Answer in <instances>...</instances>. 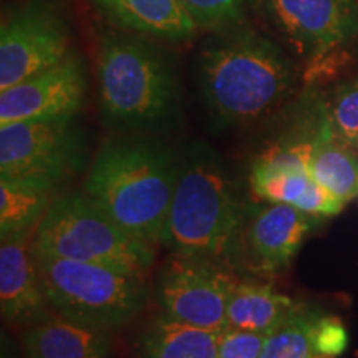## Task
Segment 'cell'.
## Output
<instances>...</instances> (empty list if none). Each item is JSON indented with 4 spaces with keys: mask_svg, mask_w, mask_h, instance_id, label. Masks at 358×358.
I'll use <instances>...</instances> for the list:
<instances>
[{
    "mask_svg": "<svg viewBox=\"0 0 358 358\" xmlns=\"http://www.w3.org/2000/svg\"><path fill=\"white\" fill-rule=\"evenodd\" d=\"M199 88L217 127H244L271 113L292 87V65L274 40L236 25L203 45Z\"/></svg>",
    "mask_w": 358,
    "mask_h": 358,
    "instance_id": "1",
    "label": "cell"
},
{
    "mask_svg": "<svg viewBox=\"0 0 358 358\" xmlns=\"http://www.w3.org/2000/svg\"><path fill=\"white\" fill-rule=\"evenodd\" d=\"M179 159L150 141H111L98 151L85 194L124 231L151 245L163 244Z\"/></svg>",
    "mask_w": 358,
    "mask_h": 358,
    "instance_id": "2",
    "label": "cell"
},
{
    "mask_svg": "<svg viewBox=\"0 0 358 358\" xmlns=\"http://www.w3.org/2000/svg\"><path fill=\"white\" fill-rule=\"evenodd\" d=\"M241 227L243 208L217 155L191 148L179 159L163 244L176 254L219 261L236 245Z\"/></svg>",
    "mask_w": 358,
    "mask_h": 358,
    "instance_id": "3",
    "label": "cell"
},
{
    "mask_svg": "<svg viewBox=\"0 0 358 358\" xmlns=\"http://www.w3.org/2000/svg\"><path fill=\"white\" fill-rule=\"evenodd\" d=\"M101 111L116 127L155 128L176 105V78L161 48L143 35H101L96 58Z\"/></svg>",
    "mask_w": 358,
    "mask_h": 358,
    "instance_id": "4",
    "label": "cell"
},
{
    "mask_svg": "<svg viewBox=\"0 0 358 358\" xmlns=\"http://www.w3.org/2000/svg\"><path fill=\"white\" fill-rule=\"evenodd\" d=\"M35 252L98 264L145 279L155 245L129 234L87 194L55 199L35 232Z\"/></svg>",
    "mask_w": 358,
    "mask_h": 358,
    "instance_id": "5",
    "label": "cell"
},
{
    "mask_svg": "<svg viewBox=\"0 0 358 358\" xmlns=\"http://www.w3.org/2000/svg\"><path fill=\"white\" fill-rule=\"evenodd\" d=\"M47 302L60 317L98 330L123 327L148 301L143 277L35 252Z\"/></svg>",
    "mask_w": 358,
    "mask_h": 358,
    "instance_id": "6",
    "label": "cell"
},
{
    "mask_svg": "<svg viewBox=\"0 0 358 358\" xmlns=\"http://www.w3.org/2000/svg\"><path fill=\"white\" fill-rule=\"evenodd\" d=\"M73 116L0 124V174L57 186L83 161Z\"/></svg>",
    "mask_w": 358,
    "mask_h": 358,
    "instance_id": "7",
    "label": "cell"
},
{
    "mask_svg": "<svg viewBox=\"0 0 358 358\" xmlns=\"http://www.w3.org/2000/svg\"><path fill=\"white\" fill-rule=\"evenodd\" d=\"M71 53L70 27L53 0H27L0 29V92L52 69Z\"/></svg>",
    "mask_w": 358,
    "mask_h": 358,
    "instance_id": "8",
    "label": "cell"
},
{
    "mask_svg": "<svg viewBox=\"0 0 358 358\" xmlns=\"http://www.w3.org/2000/svg\"><path fill=\"white\" fill-rule=\"evenodd\" d=\"M237 282L209 257L174 252L158 279V302L164 315L201 329L222 332L227 303Z\"/></svg>",
    "mask_w": 358,
    "mask_h": 358,
    "instance_id": "9",
    "label": "cell"
},
{
    "mask_svg": "<svg viewBox=\"0 0 358 358\" xmlns=\"http://www.w3.org/2000/svg\"><path fill=\"white\" fill-rule=\"evenodd\" d=\"M254 7L308 58L327 55L358 34L355 0H250Z\"/></svg>",
    "mask_w": 358,
    "mask_h": 358,
    "instance_id": "10",
    "label": "cell"
},
{
    "mask_svg": "<svg viewBox=\"0 0 358 358\" xmlns=\"http://www.w3.org/2000/svg\"><path fill=\"white\" fill-rule=\"evenodd\" d=\"M85 92L83 62L71 52L58 65L0 92V124L75 116Z\"/></svg>",
    "mask_w": 358,
    "mask_h": 358,
    "instance_id": "11",
    "label": "cell"
},
{
    "mask_svg": "<svg viewBox=\"0 0 358 358\" xmlns=\"http://www.w3.org/2000/svg\"><path fill=\"white\" fill-rule=\"evenodd\" d=\"M35 232L2 237L0 244V307L8 322H38L45 317V299L40 280Z\"/></svg>",
    "mask_w": 358,
    "mask_h": 358,
    "instance_id": "12",
    "label": "cell"
},
{
    "mask_svg": "<svg viewBox=\"0 0 358 358\" xmlns=\"http://www.w3.org/2000/svg\"><path fill=\"white\" fill-rule=\"evenodd\" d=\"M312 226L310 214L295 206L268 203L257 209L245 234V248L256 271L277 272L287 267Z\"/></svg>",
    "mask_w": 358,
    "mask_h": 358,
    "instance_id": "13",
    "label": "cell"
},
{
    "mask_svg": "<svg viewBox=\"0 0 358 358\" xmlns=\"http://www.w3.org/2000/svg\"><path fill=\"white\" fill-rule=\"evenodd\" d=\"M100 15L124 32L182 42L199 27L179 0H88Z\"/></svg>",
    "mask_w": 358,
    "mask_h": 358,
    "instance_id": "14",
    "label": "cell"
},
{
    "mask_svg": "<svg viewBox=\"0 0 358 358\" xmlns=\"http://www.w3.org/2000/svg\"><path fill=\"white\" fill-rule=\"evenodd\" d=\"M29 358H108L111 340L106 330L69 319H42L22 335Z\"/></svg>",
    "mask_w": 358,
    "mask_h": 358,
    "instance_id": "15",
    "label": "cell"
},
{
    "mask_svg": "<svg viewBox=\"0 0 358 358\" xmlns=\"http://www.w3.org/2000/svg\"><path fill=\"white\" fill-rule=\"evenodd\" d=\"M308 174L343 204L358 196V158L335 133L327 106L313 140Z\"/></svg>",
    "mask_w": 358,
    "mask_h": 358,
    "instance_id": "16",
    "label": "cell"
},
{
    "mask_svg": "<svg viewBox=\"0 0 358 358\" xmlns=\"http://www.w3.org/2000/svg\"><path fill=\"white\" fill-rule=\"evenodd\" d=\"M55 186L27 178H0V234H25L38 229L52 206Z\"/></svg>",
    "mask_w": 358,
    "mask_h": 358,
    "instance_id": "17",
    "label": "cell"
},
{
    "mask_svg": "<svg viewBox=\"0 0 358 358\" xmlns=\"http://www.w3.org/2000/svg\"><path fill=\"white\" fill-rule=\"evenodd\" d=\"M221 332L161 315L141 338V358H217Z\"/></svg>",
    "mask_w": 358,
    "mask_h": 358,
    "instance_id": "18",
    "label": "cell"
},
{
    "mask_svg": "<svg viewBox=\"0 0 358 358\" xmlns=\"http://www.w3.org/2000/svg\"><path fill=\"white\" fill-rule=\"evenodd\" d=\"M295 306L271 285L237 282L227 303V327L271 334Z\"/></svg>",
    "mask_w": 358,
    "mask_h": 358,
    "instance_id": "19",
    "label": "cell"
},
{
    "mask_svg": "<svg viewBox=\"0 0 358 358\" xmlns=\"http://www.w3.org/2000/svg\"><path fill=\"white\" fill-rule=\"evenodd\" d=\"M317 313L295 306L285 320L267 335L259 358H319L313 348Z\"/></svg>",
    "mask_w": 358,
    "mask_h": 358,
    "instance_id": "20",
    "label": "cell"
},
{
    "mask_svg": "<svg viewBox=\"0 0 358 358\" xmlns=\"http://www.w3.org/2000/svg\"><path fill=\"white\" fill-rule=\"evenodd\" d=\"M312 176L307 171H279L252 166L250 187L254 194L267 203L297 206L306 194Z\"/></svg>",
    "mask_w": 358,
    "mask_h": 358,
    "instance_id": "21",
    "label": "cell"
},
{
    "mask_svg": "<svg viewBox=\"0 0 358 358\" xmlns=\"http://www.w3.org/2000/svg\"><path fill=\"white\" fill-rule=\"evenodd\" d=\"M199 29L226 30L241 25L245 0H179Z\"/></svg>",
    "mask_w": 358,
    "mask_h": 358,
    "instance_id": "22",
    "label": "cell"
},
{
    "mask_svg": "<svg viewBox=\"0 0 358 358\" xmlns=\"http://www.w3.org/2000/svg\"><path fill=\"white\" fill-rule=\"evenodd\" d=\"M335 133L347 145L357 146L358 141V77L340 85L332 101L327 106Z\"/></svg>",
    "mask_w": 358,
    "mask_h": 358,
    "instance_id": "23",
    "label": "cell"
},
{
    "mask_svg": "<svg viewBox=\"0 0 358 358\" xmlns=\"http://www.w3.org/2000/svg\"><path fill=\"white\" fill-rule=\"evenodd\" d=\"M267 334L226 327L219 335L217 358H259Z\"/></svg>",
    "mask_w": 358,
    "mask_h": 358,
    "instance_id": "24",
    "label": "cell"
},
{
    "mask_svg": "<svg viewBox=\"0 0 358 358\" xmlns=\"http://www.w3.org/2000/svg\"><path fill=\"white\" fill-rule=\"evenodd\" d=\"M348 335L337 317H317L313 329V348L319 358H337L345 352Z\"/></svg>",
    "mask_w": 358,
    "mask_h": 358,
    "instance_id": "25",
    "label": "cell"
},
{
    "mask_svg": "<svg viewBox=\"0 0 358 358\" xmlns=\"http://www.w3.org/2000/svg\"><path fill=\"white\" fill-rule=\"evenodd\" d=\"M342 201L335 198L330 191H327L324 186H320L315 179L312 178V182L308 185L306 194L299 201L295 208L301 209L310 216H335L343 209Z\"/></svg>",
    "mask_w": 358,
    "mask_h": 358,
    "instance_id": "26",
    "label": "cell"
},
{
    "mask_svg": "<svg viewBox=\"0 0 358 358\" xmlns=\"http://www.w3.org/2000/svg\"><path fill=\"white\" fill-rule=\"evenodd\" d=\"M357 148H358V141H357Z\"/></svg>",
    "mask_w": 358,
    "mask_h": 358,
    "instance_id": "27",
    "label": "cell"
}]
</instances>
